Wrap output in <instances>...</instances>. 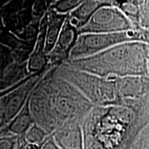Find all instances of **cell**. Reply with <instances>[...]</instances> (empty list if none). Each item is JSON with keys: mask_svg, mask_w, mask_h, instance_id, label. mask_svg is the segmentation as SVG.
Listing matches in <instances>:
<instances>
[{"mask_svg": "<svg viewBox=\"0 0 149 149\" xmlns=\"http://www.w3.org/2000/svg\"><path fill=\"white\" fill-rule=\"evenodd\" d=\"M149 122L145 98L122 106L94 107L81 120L84 149H129Z\"/></svg>", "mask_w": 149, "mask_h": 149, "instance_id": "6da1fadb", "label": "cell"}, {"mask_svg": "<svg viewBox=\"0 0 149 149\" xmlns=\"http://www.w3.org/2000/svg\"><path fill=\"white\" fill-rule=\"evenodd\" d=\"M29 109L35 123L47 133L66 122L82 120L94 106L73 85L48 70L29 98Z\"/></svg>", "mask_w": 149, "mask_h": 149, "instance_id": "7a4b0ae2", "label": "cell"}, {"mask_svg": "<svg viewBox=\"0 0 149 149\" xmlns=\"http://www.w3.org/2000/svg\"><path fill=\"white\" fill-rule=\"evenodd\" d=\"M148 44L133 42L115 46L87 58L65 63L88 73L113 79L148 75Z\"/></svg>", "mask_w": 149, "mask_h": 149, "instance_id": "3957f363", "label": "cell"}, {"mask_svg": "<svg viewBox=\"0 0 149 149\" xmlns=\"http://www.w3.org/2000/svg\"><path fill=\"white\" fill-rule=\"evenodd\" d=\"M53 73L76 87L94 107L122 106L124 100L117 91L115 78L102 77L63 63L53 67Z\"/></svg>", "mask_w": 149, "mask_h": 149, "instance_id": "277c9868", "label": "cell"}, {"mask_svg": "<svg viewBox=\"0 0 149 149\" xmlns=\"http://www.w3.org/2000/svg\"><path fill=\"white\" fill-rule=\"evenodd\" d=\"M133 42L145 43L142 29L120 33L79 34L67 61L87 58L115 46Z\"/></svg>", "mask_w": 149, "mask_h": 149, "instance_id": "5b68a950", "label": "cell"}, {"mask_svg": "<svg viewBox=\"0 0 149 149\" xmlns=\"http://www.w3.org/2000/svg\"><path fill=\"white\" fill-rule=\"evenodd\" d=\"M133 24L117 7L112 4L99 8L84 26L79 30L84 33H113L134 30Z\"/></svg>", "mask_w": 149, "mask_h": 149, "instance_id": "8992f818", "label": "cell"}, {"mask_svg": "<svg viewBox=\"0 0 149 149\" xmlns=\"http://www.w3.org/2000/svg\"><path fill=\"white\" fill-rule=\"evenodd\" d=\"M78 35V30L70 24L67 17L55 47L47 56L51 66H57L68 60Z\"/></svg>", "mask_w": 149, "mask_h": 149, "instance_id": "52a82bcc", "label": "cell"}, {"mask_svg": "<svg viewBox=\"0 0 149 149\" xmlns=\"http://www.w3.org/2000/svg\"><path fill=\"white\" fill-rule=\"evenodd\" d=\"M52 137L60 149H84L81 121L66 122L55 130Z\"/></svg>", "mask_w": 149, "mask_h": 149, "instance_id": "ba28073f", "label": "cell"}, {"mask_svg": "<svg viewBox=\"0 0 149 149\" xmlns=\"http://www.w3.org/2000/svg\"><path fill=\"white\" fill-rule=\"evenodd\" d=\"M117 91L123 100H139L149 93V76L115 77Z\"/></svg>", "mask_w": 149, "mask_h": 149, "instance_id": "9c48e42d", "label": "cell"}, {"mask_svg": "<svg viewBox=\"0 0 149 149\" xmlns=\"http://www.w3.org/2000/svg\"><path fill=\"white\" fill-rule=\"evenodd\" d=\"M112 4V1H83L68 15L70 24L78 30L88 23L93 14L102 6Z\"/></svg>", "mask_w": 149, "mask_h": 149, "instance_id": "30bf717a", "label": "cell"}, {"mask_svg": "<svg viewBox=\"0 0 149 149\" xmlns=\"http://www.w3.org/2000/svg\"><path fill=\"white\" fill-rule=\"evenodd\" d=\"M47 27H46L44 53L48 56L55 47L61 29L68 15L56 13L49 7L47 13Z\"/></svg>", "mask_w": 149, "mask_h": 149, "instance_id": "8fae6325", "label": "cell"}, {"mask_svg": "<svg viewBox=\"0 0 149 149\" xmlns=\"http://www.w3.org/2000/svg\"><path fill=\"white\" fill-rule=\"evenodd\" d=\"M29 109V100L19 113L11 122L8 129L15 135H24L26 132L34 123Z\"/></svg>", "mask_w": 149, "mask_h": 149, "instance_id": "7c38bea8", "label": "cell"}, {"mask_svg": "<svg viewBox=\"0 0 149 149\" xmlns=\"http://www.w3.org/2000/svg\"><path fill=\"white\" fill-rule=\"evenodd\" d=\"M113 5L117 7L125 15V16L133 24L134 29H139L138 26L139 1H127L125 2L113 1Z\"/></svg>", "mask_w": 149, "mask_h": 149, "instance_id": "4fadbf2b", "label": "cell"}, {"mask_svg": "<svg viewBox=\"0 0 149 149\" xmlns=\"http://www.w3.org/2000/svg\"><path fill=\"white\" fill-rule=\"evenodd\" d=\"M48 133L45 130L34 122L24 134V138L26 143L42 146L48 137Z\"/></svg>", "mask_w": 149, "mask_h": 149, "instance_id": "5bb4252c", "label": "cell"}, {"mask_svg": "<svg viewBox=\"0 0 149 149\" xmlns=\"http://www.w3.org/2000/svg\"><path fill=\"white\" fill-rule=\"evenodd\" d=\"M83 1H75V0H66V1H58L51 3L50 8L55 10L56 13L61 15H68L72 10L82 3Z\"/></svg>", "mask_w": 149, "mask_h": 149, "instance_id": "9a60e30c", "label": "cell"}, {"mask_svg": "<svg viewBox=\"0 0 149 149\" xmlns=\"http://www.w3.org/2000/svg\"><path fill=\"white\" fill-rule=\"evenodd\" d=\"M129 149H149V122L140 130Z\"/></svg>", "mask_w": 149, "mask_h": 149, "instance_id": "2e32d148", "label": "cell"}, {"mask_svg": "<svg viewBox=\"0 0 149 149\" xmlns=\"http://www.w3.org/2000/svg\"><path fill=\"white\" fill-rule=\"evenodd\" d=\"M139 29H149V0L139 1Z\"/></svg>", "mask_w": 149, "mask_h": 149, "instance_id": "e0dca14e", "label": "cell"}, {"mask_svg": "<svg viewBox=\"0 0 149 149\" xmlns=\"http://www.w3.org/2000/svg\"><path fill=\"white\" fill-rule=\"evenodd\" d=\"M16 137H6L0 139V149H15Z\"/></svg>", "mask_w": 149, "mask_h": 149, "instance_id": "ac0fdd59", "label": "cell"}, {"mask_svg": "<svg viewBox=\"0 0 149 149\" xmlns=\"http://www.w3.org/2000/svg\"><path fill=\"white\" fill-rule=\"evenodd\" d=\"M41 149H60L59 147L57 146L56 142L54 140L52 135H48V137L44 141L42 146Z\"/></svg>", "mask_w": 149, "mask_h": 149, "instance_id": "d6986e66", "label": "cell"}, {"mask_svg": "<svg viewBox=\"0 0 149 149\" xmlns=\"http://www.w3.org/2000/svg\"><path fill=\"white\" fill-rule=\"evenodd\" d=\"M144 36V42L146 44H149V29H143Z\"/></svg>", "mask_w": 149, "mask_h": 149, "instance_id": "ffe728a7", "label": "cell"}, {"mask_svg": "<svg viewBox=\"0 0 149 149\" xmlns=\"http://www.w3.org/2000/svg\"><path fill=\"white\" fill-rule=\"evenodd\" d=\"M145 100H146V107L147 109H148V114H149V93L146 97H144Z\"/></svg>", "mask_w": 149, "mask_h": 149, "instance_id": "44dd1931", "label": "cell"}, {"mask_svg": "<svg viewBox=\"0 0 149 149\" xmlns=\"http://www.w3.org/2000/svg\"><path fill=\"white\" fill-rule=\"evenodd\" d=\"M148 75L149 76V56H148Z\"/></svg>", "mask_w": 149, "mask_h": 149, "instance_id": "7402d4cb", "label": "cell"}]
</instances>
